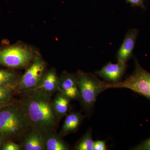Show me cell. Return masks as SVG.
Returning <instances> with one entry per match:
<instances>
[{"label":"cell","instance_id":"1","mask_svg":"<svg viewBox=\"0 0 150 150\" xmlns=\"http://www.w3.org/2000/svg\"><path fill=\"white\" fill-rule=\"evenodd\" d=\"M19 94L21 97L18 102L32 127L39 131L55 129L60 120L54 112L51 96L38 89Z\"/></svg>","mask_w":150,"mask_h":150},{"label":"cell","instance_id":"2","mask_svg":"<svg viewBox=\"0 0 150 150\" xmlns=\"http://www.w3.org/2000/svg\"><path fill=\"white\" fill-rule=\"evenodd\" d=\"M31 127L18 101L12 103L0 110V135L6 142L20 143Z\"/></svg>","mask_w":150,"mask_h":150},{"label":"cell","instance_id":"3","mask_svg":"<svg viewBox=\"0 0 150 150\" xmlns=\"http://www.w3.org/2000/svg\"><path fill=\"white\" fill-rule=\"evenodd\" d=\"M75 75L79 91V100L86 110H90L98 95L107 89V83L100 81L93 74L81 70L78 71Z\"/></svg>","mask_w":150,"mask_h":150},{"label":"cell","instance_id":"4","mask_svg":"<svg viewBox=\"0 0 150 150\" xmlns=\"http://www.w3.org/2000/svg\"><path fill=\"white\" fill-rule=\"evenodd\" d=\"M38 54L25 44L0 48V65L11 69L27 68Z\"/></svg>","mask_w":150,"mask_h":150},{"label":"cell","instance_id":"5","mask_svg":"<svg viewBox=\"0 0 150 150\" xmlns=\"http://www.w3.org/2000/svg\"><path fill=\"white\" fill-rule=\"evenodd\" d=\"M134 72L123 81L116 83H107V88H126L150 99V73L140 65L135 58Z\"/></svg>","mask_w":150,"mask_h":150},{"label":"cell","instance_id":"6","mask_svg":"<svg viewBox=\"0 0 150 150\" xmlns=\"http://www.w3.org/2000/svg\"><path fill=\"white\" fill-rule=\"evenodd\" d=\"M47 71L46 62L38 54L26 68L25 72L21 76L14 90V93L19 94L26 91L37 88Z\"/></svg>","mask_w":150,"mask_h":150},{"label":"cell","instance_id":"7","mask_svg":"<svg viewBox=\"0 0 150 150\" xmlns=\"http://www.w3.org/2000/svg\"><path fill=\"white\" fill-rule=\"evenodd\" d=\"M58 91L71 100H79L80 93L75 74L63 71L59 77Z\"/></svg>","mask_w":150,"mask_h":150},{"label":"cell","instance_id":"8","mask_svg":"<svg viewBox=\"0 0 150 150\" xmlns=\"http://www.w3.org/2000/svg\"><path fill=\"white\" fill-rule=\"evenodd\" d=\"M126 69V64L118 62L112 64L109 62L95 73L109 83H116L121 81Z\"/></svg>","mask_w":150,"mask_h":150},{"label":"cell","instance_id":"9","mask_svg":"<svg viewBox=\"0 0 150 150\" xmlns=\"http://www.w3.org/2000/svg\"><path fill=\"white\" fill-rule=\"evenodd\" d=\"M139 33V30L137 29L130 30L127 33L123 43L117 52V60L118 62L126 64L131 58Z\"/></svg>","mask_w":150,"mask_h":150},{"label":"cell","instance_id":"10","mask_svg":"<svg viewBox=\"0 0 150 150\" xmlns=\"http://www.w3.org/2000/svg\"><path fill=\"white\" fill-rule=\"evenodd\" d=\"M43 137L44 150H68L69 145L56 133L55 129H46L39 131Z\"/></svg>","mask_w":150,"mask_h":150},{"label":"cell","instance_id":"11","mask_svg":"<svg viewBox=\"0 0 150 150\" xmlns=\"http://www.w3.org/2000/svg\"><path fill=\"white\" fill-rule=\"evenodd\" d=\"M22 150H44L42 134L38 129L31 127L20 142Z\"/></svg>","mask_w":150,"mask_h":150},{"label":"cell","instance_id":"12","mask_svg":"<svg viewBox=\"0 0 150 150\" xmlns=\"http://www.w3.org/2000/svg\"><path fill=\"white\" fill-rule=\"evenodd\" d=\"M59 77L56 69L52 68L47 70L40 85L35 89L41 91L44 93L51 96L58 91Z\"/></svg>","mask_w":150,"mask_h":150},{"label":"cell","instance_id":"13","mask_svg":"<svg viewBox=\"0 0 150 150\" xmlns=\"http://www.w3.org/2000/svg\"><path fill=\"white\" fill-rule=\"evenodd\" d=\"M84 117L79 112H71L66 116L59 135L63 137L76 132L79 128Z\"/></svg>","mask_w":150,"mask_h":150},{"label":"cell","instance_id":"14","mask_svg":"<svg viewBox=\"0 0 150 150\" xmlns=\"http://www.w3.org/2000/svg\"><path fill=\"white\" fill-rule=\"evenodd\" d=\"M21 76L13 70L0 69V88L14 90Z\"/></svg>","mask_w":150,"mask_h":150},{"label":"cell","instance_id":"15","mask_svg":"<svg viewBox=\"0 0 150 150\" xmlns=\"http://www.w3.org/2000/svg\"><path fill=\"white\" fill-rule=\"evenodd\" d=\"M71 100L61 93H58L53 100L54 112L59 120L67 115L69 109Z\"/></svg>","mask_w":150,"mask_h":150},{"label":"cell","instance_id":"16","mask_svg":"<svg viewBox=\"0 0 150 150\" xmlns=\"http://www.w3.org/2000/svg\"><path fill=\"white\" fill-rule=\"evenodd\" d=\"M94 142L91 130H88L75 146L76 150H93Z\"/></svg>","mask_w":150,"mask_h":150},{"label":"cell","instance_id":"17","mask_svg":"<svg viewBox=\"0 0 150 150\" xmlns=\"http://www.w3.org/2000/svg\"><path fill=\"white\" fill-rule=\"evenodd\" d=\"M14 93L13 90L0 88V103L13 101Z\"/></svg>","mask_w":150,"mask_h":150},{"label":"cell","instance_id":"18","mask_svg":"<svg viewBox=\"0 0 150 150\" xmlns=\"http://www.w3.org/2000/svg\"><path fill=\"white\" fill-rule=\"evenodd\" d=\"M2 150H22L21 146L19 144H17L13 141L6 142L4 145Z\"/></svg>","mask_w":150,"mask_h":150},{"label":"cell","instance_id":"19","mask_svg":"<svg viewBox=\"0 0 150 150\" xmlns=\"http://www.w3.org/2000/svg\"><path fill=\"white\" fill-rule=\"evenodd\" d=\"M134 150H150V138L134 148Z\"/></svg>","mask_w":150,"mask_h":150},{"label":"cell","instance_id":"20","mask_svg":"<svg viewBox=\"0 0 150 150\" xmlns=\"http://www.w3.org/2000/svg\"><path fill=\"white\" fill-rule=\"evenodd\" d=\"M106 145L103 141H97L94 142L93 150H105Z\"/></svg>","mask_w":150,"mask_h":150},{"label":"cell","instance_id":"21","mask_svg":"<svg viewBox=\"0 0 150 150\" xmlns=\"http://www.w3.org/2000/svg\"><path fill=\"white\" fill-rule=\"evenodd\" d=\"M127 2L130 3L132 6H137L141 8L144 9L145 7L144 0H126Z\"/></svg>","mask_w":150,"mask_h":150},{"label":"cell","instance_id":"22","mask_svg":"<svg viewBox=\"0 0 150 150\" xmlns=\"http://www.w3.org/2000/svg\"><path fill=\"white\" fill-rule=\"evenodd\" d=\"M13 101H12V102H3L0 103V110L3 108L6 107V106H7L11 104L13 102Z\"/></svg>","mask_w":150,"mask_h":150},{"label":"cell","instance_id":"23","mask_svg":"<svg viewBox=\"0 0 150 150\" xmlns=\"http://www.w3.org/2000/svg\"><path fill=\"white\" fill-rule=\"evenodd\" d=\"M6 142L5 140L0 135V150L2 149Z\"/></svg>","mask_w":150,"mask_h":150}]
</instances>
